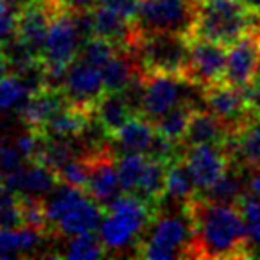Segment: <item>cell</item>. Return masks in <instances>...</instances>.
Listing matches in <instances>:
<instances>
[{"mask_svg":"<svg viewBox=\"0 0 260 260\" xmlns=\"http://www.w3.org/2000/svg\"><path fill=\"white\" fill-rule=\"evenodd\" d=\"M192 237L187 258H249L253 246L241 212L230 203H216L196 192L184 203Z\"/></svg>","mask_w":260,"mask_h":260,"instance_id":"1","label":"cell"},{"mask_svg":"<svg viewBox=\"0 0 260 260\" xmlns=\"http://www.w3.org/2000/svg\"><path fill=\"white\" fill-rule=\"evenodd\" d=\"M260 25V11L246 0H196L189 38L216 41L230 48Z\"/></svg>","mask_w":260,"mask_h":260,"instance_id":"2","label":"cell"},{"mask_svg":"<svg viewBox=\"0 0 260 260\" xmlns=\"http://www.w3.org/2000/svg\"><path fill=\"white\" fill-rule=\"evenodd\" d=\"M192 237L191 217L184 205L180 214H162V209L153 216L143 237L136 246V255L150 260L187 258Z\"/></svg>","mask_w":260,"mask_h":260,"instance_id":"3","label":"cell"},{"mask_svg":"<svg viewBox=\"0 0 260 260\" xmlns=\"http://www.w3.org/2000/svg\"><path fill=\"white\" fill-rule=\"evenodd\" d=\"M189 104L192 107H205L203 87L182 75L143 72V100L139 114L155 121L162 114L178 105Z\"/></svg>","mask_w":260,"mask_h":260,"instance_id":"4","label":"cell"},{"mask_svg":"<svg viewBox=\"0 0 260 260\" xmlns=\"http://www.w3.org/2000/svg\"><path fill=\"white\" fill-rule=\"evenodd\" d=\"M134 55L141 72L185 77L189 64V38L175 32L138 36Z\"/></svg>","mask_w":260,"mask_h":260,"instance_id":"5","label":"cell"},{"mask_svg":"<svg viewBox=\"0 0 260 260\" xmlns=\"http://www.w3.org/2000/svg\"><path fill=\"white\" fill-rule=\"evenodd\" d=\"M196 0H139L134 27L138 36L153 32H189L194 23Z\"/></svg>","mask_w":260,"mask_h":260,"instance_id":"6","label":"cell"},{"mask_svg":"<svg viewBox=\"0 0 260 260\" xmlns=\"http://www.w3.org/2000/svg\"><path fill=\"white\" fill-rule=\"evenodd\" d=\"M84 160L87 166V182L84 191L107 210V207L123 191L114 150H112V146L104 145L93 152L86 153Z\"/></svg>","mask_w":260,"mask_h":260,"instance_id":"7","label":"cell"},{"mask_svg":"<svg viewBox=\"0 0 260 260\" xmlns=\"http://www.w3.org/2000/svg\"><path fill=\"white\" fill-rule=\"evenodd\" d=\"M226 57L228 52L223 45L202 38H189V64L185 77L203 89L223 82Z\"/></svg>","mask_w":260,"mask_h":260,"instance_id":"8","label":"cell"},{"mask_svg":"<svg viewBox=\"0 0 260 260\" xmlns=\"http://www.w3.org/2000/svg\"><path fill=\"white\" fill-rule=\"evenodd\" d=\"M203 102L209 111L221 119L230 134L237 132L255 112L249 107L244 87L232 86L228 82H217L203 89Z\"/></svg>","mask_w":260,"mask_h":260,"instance_id":"9","label":"cell"},{"mask_svg":"<svg viewBox=\"0 0 260 260\" xmlns=\"http://www.w3.org/2000/svg\"><path fill=\"white\" fill-rule=\"evenodd\" d=\"M61 89L70 104L93 111L94 104L105 93L102 70L77 57L66 72Z\"/></svg>","mask_w":260,"mask_h":260,"instance_id":"10","label":"cell"},{"mask_svg":"<svg viewBox=\"0 0 260 260\" xmlns=\"http://www.w3.org/2000/svg\"><path fill=\"white\" fill-rule=\"evenodd\" d=\"M184 162L191 173L198 192L207 191L224 175L232 162V157L224 146L196 145L184 150Z\"/></svg>","mask_w":260,"mask_h":260,"instance_id":"11","label":"cell"},{"mask_svg":"<svg viewBox=\"0 0 260 260\" xmlns=\"http://www.w3.org/2000/svg\"><path fill=\"white\" fill-rule=\"evenodd\" d=\"M260 59V25L242 40L232 45L226 57L224 82L237 87H248L255 77V70Z\"/></svg>","mask_w":260,"mask_h":260,"instance_id":"12","label":"cell"},{"mask_svg":"<svg viewBox=\"0 0 260 260\" xmlns=\"http://www.w3.org/2000/svg\"><path fill=\"white\" fill-rule=\"evenodd\" d=\"M66 104L68 100L61 87L45 86L27 96L20 111V118L29 130L40 132Z\"/></svg>","mask_w":260,"mask_h":260,"instance_id":"13","label":"cell"},{"mask_svg":"<svg viewBox=\"0 0 260 260\" xmlns=\"http://www.w3.org/2000/svg\"><path fill=\"white\" fill-rule=\"evenodd\" d=\"M93 36L111 41L118 48L134 50L138 32H136L134 20L125 18L119 13L96 4L93 9Z\"/></svg>","mask_w":260,"mask_h":260,"instance_id":"14","label":"cell"},{"mask_svg":"<svg viewBox=\"0 0 260 260\" xmlns=\"http://www.w3.org/2000/svg\"><path fill=\"white\" fill-rule=\"evenodd\" d=\"M230 136V130L221 123V119L212 111H209L207 107H196L191 112L182 145L187 148V146L209 143V145H219L226 148Z\"/></svg>","mask_w":260,"mask_h":260,"instance_id":"15","label":"cell"},{"mask_svg":"<svg viewBox=\"0 0 260 260\" xmlns=\"http://www.w3.org/2000/svg\"><path fill=\"white\" fill-rule=\"evenodd\" d=\"M4 182L20 196H32V198H45L61 184L55 171L40 162H27V166L23 164L15 173L8 175Z\"/></svg>","mask_w":260,"mask_h":260,"instance_id":"16","label":"cell"},{"mask_svg":"<svg viewBox=\"0 0 260 260\" xmlns=\"http://www.w3.org/2000/svg\"><path fill=\"white\" fill-rule=\"evenodd\" d=\"M104 217V207L94 202L89 194H86L55 223L52 234H57L61 237H73V235L86 234V232H94V228H100Z\"/></svg>","mask_w":260,"mask_h":260,"instance_id":"17","label":"cell"},{"mask_svg":"<svg viewBox=\"0 0 260 260\" xmlns=\"http://www.w3.org/2000/svg\"><path fill=\"white\" fill-rule=\"evenodd\" d=\"M226 150L244 170H260V114H255L230 136Z\"/></svg>","mask_w":260,"mask_h":260,"instance_id":"18","label":"cell"},{"mask_svg":"<svg viewBox=\"0 0 260 260\" xmlns=\"http://www.w3.org/2000/svg\"><path fill=\"white\" fill-rule=\"evenodd\" d=\"M155 138V125L148 118L138 114L112 136L111 143L112 150H116L119 155H125V153H143V155H148Z\"/></svg>","mask_w":260,"mask_h":260,"instance_id":"19","label":"cell"},{"mask_svg":"<svg viewBox=\"0 0 260 260\" xmlns=\"http://www.w3.org/2000/svg\"><path fill=\"white\" fill-rule=\"evenodd\" d=\"M134 116H138V112L132 107V104L128 102L123 91H105L104 96L93 107V118L104 128L109 139L121 126H125Z\"/></svg>","mask_w":260,"mask_h":260,"instance_id":"20","label":"cell"},{"mask_svg":"<svg viewBox=\"0 0 260 260\" xmlns=\"http://www.w3.org/2000/svg\"><path fill=\"white\" fill-rule=\"evenodd\" d=\"M47 237V232L27 226V224L15 228H2L0 230V258H18V256L34 253Z\"/></svg>","mask_w":260,"mask_h":260,"instance_id":"21","label":"cell"},{"mask_svg":"<svg viewBox=\"0 0 260 260\" xmlns=\"http://www.w3.org/2000/svg\"><path fill=\"white\" fill-rule=\"evenodd\" d=\"M246 173V170L241 166V164L234 162L232 160L228 170L224 171V175L207 191L200 192L203 198L210 200V202L216 203H230V205H235L237 200L244 194V177L242 175Z\"/></svg>","mask_w":260,"mask_h":260,"instance_id":"22","label":"cell"},{"mask_svg":"<svg viewBox=\"0 0 260 260\" xmlns=\"http://www.w3.org/2000/svg\"><path fill=\"white\" fill-rule=\"evenodd\" d=\"M196 192H198V189H196L194 180H192L191 173L184 162V155L170 160L166 173V198L184 205Z\"/></svg>","mask_w":260,"mask_h":260,"instance_id":"23","label":"cell"},{"mask_svg":"<svg viewBox=\"0 0 260 260\" xmlns=\"http://www.w3.org/2000/svg\"><path fill=\"white\" fill-rule=\"evenodd\" d=\"M192 105L184 104V105H178V107L171 109L170 112L162 114L159 119L153 121L155 125L157 132L164 138H168L170 141L173 143H180L182 145V139L185 136V130H187V123L189 118H191V112H192Z\"/></svg>","mask_w":260,"mask_h":260,"instance_id":"24","label":"cell"},{"mask_svg":"<svg viewBox=\"0 0 260 260\" xmlns=\"http://www.w3.org/2000/svg\"><path fill=\"white\" fill-rule=\"evenodd\" d=\"M107 255L104 242H102L100 235H94L93 232H86V234H79L70 237L66 242L64 249L61 251V256L64 258H100V256Z\"/></svg>","mask_w":260,"mask_h":260,"instance_id":"25","label":"cell"},{"mask_svg":"<svg viewBox=\"0 0 260 260\" xmlns=\"http://www.w3.org/2000/svg\"><path fill=\"white\" fill-rule=\"evenodd\" d=\"M23 224L22 196L13 191L4 180H0V230Z\"/></svg>","mask_w":260,"mask_h":260,"instance_id":"26","label":"cell"},{"mask_svg":"<svg viewBox=\"0 0 260 260\" xmlns=\"http://www.w3.org/2000/svg\"><path fill=\"white\" fill-rule=\"evenodd\" d=\"M148 162V157L143 153H125L118 159V175L121 182L123 192H136L143 171Z\"/></svg>","mask_w":260,"mask_h":260,"instance_id":"27","label":"cell"},{"mask_svg":"<svg viewBox=\"0 0 260 260\" xmlns=\"http://www.w3.org/2000/svg\"><path fill=\"white\" fill-rule=\"evenodd\" d=\"M29 89L18 75H8L0 80V112L20 105L22 100H27Z\"/></svg>","mask_w":260,"mask_h":260,"instance_id":"28","label":"cell"},{"mask_svg":"<svg viewBox=\"0 0 260 260\" xmlns=\"http://www.w3.org/2000/svg\"><path fill=\"white\" fill-rule=\"evenodd\" d=\"M27 164L25 157L18 150L16 143H9L6 139H0V177L4 180L8 175L15 173L16 170Z\"/></svg>","mask_w":260,"mask_h":260,"instance_id":"29","label":"cell"},{"mask_svg":"<svg viewBox=\"0 0 260 260\" xmlns=\"http://www.w3.org/2000/svg\"><path fill=\"white\" fill-rule=\"evenodd\" d=\"M138 2L139 0H98V4L100 6H105V8L119 13V15H123L128 20L136 18V13H138Z\"/></svg>","mask_w":260,"mask_h":260,"instance_id":"30","label":"cell"},{"mask_svg":"<svg viewBox=\"0 0 260 260\" xmlns=\"http://www.w3.org/2000/svg\"><path fill=\"white\" fill-rule=\"evenodd\" d=\"M62 8H66L72 13H82V11H91L96 8L98 0H57Z\"/></svg>","mask_w":260,"mask_h":260,"instance_id":"31","label":"cell"},{"mask_svg":"<svg viewBox=\"0 0 260 260\" xmlns=\"http://www.w3.org/2000/svg\"><path fill=\"white\" fill-rule=\"evenodd\" d=\"M248 171V180H246V187L251 194L260 198V170H246Z\"/></svg>","mask_w":260,"mask_h":260,"instance_id":"32","label":"cell"},{"mask_svg":"<svg viewBox=\"0 0 260 260\" xmlns=\"http://www.w3.org/2000/svg\"><path fill=\"white\" fill-rule=\"evenodd\" d=\"M246 224V234L248 239L251 242L253 248L260 246V221H251V223H244Z\"/></svg>","mask_w":260,"mask_h":260,"instance_id":"33","label":"cell"},{"mask_svg":"<svg viewBox=\"0 0 260 260\" xmlns=\"http://www.w3.org/2000/svg\"><path fill=\"white\" fill-rule=\"evenodd\" d=\"M9 70H11V66H9V62H8V57H6L4 50L0 48V80L4 79V77H8Z\"/></svg>","mask_w":260,"mask_h":260,"instance_id":"34","label":"cell"},{"mask_svg":"<svg viewBox=\"0 0 260 260\" xmlns=\"http://www.w3.org/2000/svg\"><path fill=\"white\" fill-rule=\"evenodd\" d=\"M251 84H255V86H260V59H258V64H256V70H255V77H253Z\"/></svg>","mask_w":260,"mask_h":260,"instance_id":"35","label":"cell"},{"mask_svg":"<svg viewBox=\"0 0 260 260\" xmlns=\"http://www.w3.org/2000/svg\"><path fill=\"white\" fill-rule=\"evenodd\" d=\"M249 6H253V8H256L260 11V0H246Z\"/></svg>","mask_w":260,"mask_h":260,"instance_id":"36","label":"cell"}]
</instances>
